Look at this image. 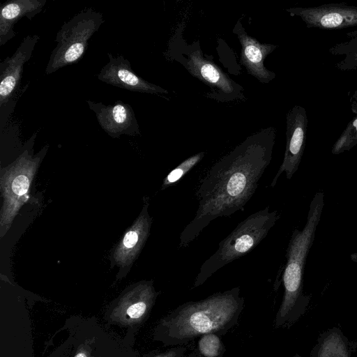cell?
Returning <instances> with one entry per match:
<instances>
[{
	"instance_id": "6da1fadb",
	"label": "cell",
	"mask_w": 357,
	"mask_h": 357,
	"mask_svg": "<svg viewBox=\"0 0 357 357\" xmlns=\"http://www.w3.org/2000/svg\"><path fill=\"white\" fill-rule=\"evenodd\" d=\"M276 129L268 127L246 137L208 170L196 191L198 207L180 234L185 248L218 218L243 211L270 165Z\"/></svg>"
},
{
	"instance_id": "7a4b0ae2",
	"label": "cell",
	"mask_w": 357,
	"mask_h": 357,
	"mask_svg": "<svg viewBox=\"0 0 357 357\" xmlns=\"http://www.w3.org/2000/svg\"><path fill=\"white\" fill-rule=\"evenodd\" d=\"M243 307L239 287L185 303L160 319L153 340L176 347L206 334L223 335L238 323Z\"/></svg>"
},
{
	"instance_id": "3957f363",
	"label": "cell",
	"mask_w": 357,
	"mask_h": 357,
	"mask_svg": "<svg viewBox=\"0 0 357 357\" xmlns=\"http://www.w3.org/2000/svg\"><path fill=\"white\" fill-rule=\"evenodd\" d=\"M324 206V195L318 191L310 202L304 227L301 230L295 229L291 236L282 275L284 296L275 321L277 327L283 326L289 319L301 297L304 268Z\"/></svg>"
},
{
	"instance_id": "277c9868",
	"label": "cell",
	"mask_w": 357,
	"mask_h": 357,
	"mask_svg": "<svg viewBox=\"0 0 357 357\" xmlns=\"http://www.w3.org/2000/svg\"><path fill=\"white\" fill-rule=\"evenodd\" d=\"M278 219V211H271L267 206L241 221L202 264L193 287L204 284L219 269L253 250L265 238Z\"/></svg>"
},
{
	"instance_id": "5b68a950",
	"label": "cell",
	"mask_w": 357,
	"mask_h": 357,
	"mask_svg": "<svg viewBox=\"0 0 357 357\" xmlns=\"http://www.w3.org/2000/svg\"><path fill=\"white\" fill-rule=\"evenodd\" d=\"M104 22L102 14L91 8L82 10L65 22L57 32L45 74L77 63L83 57L91 36Z\"/></svg>"
},
{
	"instance_id": "8992f818",
	"label": "cell",
	"mask_w": 357,
	"mask_h": 357,
	"mask_svg": "<svg viewBox=\"0 0 357 357\" xmlns=\"http://www.w3.org/2000/svg\"><path fill=\"white\" fill-rule=\"evenodd\" d=\"M47 148L48 146L44 147L36 155L25 151L8 167L1 169L0 183L3 204L0 226L2 236L28 200L31 184Z\"/></svg>"
},
{
	"instance_id": "52a82bcc",
	"label": "cell",
	"mask_w": 357,
	"mask_h": 357,
	"mask_svg": "<svg viewBox=\"0 0 357 357\" xmlns=\"http://www.w3.org/2000/svg\"><path fill=\"white\" fill-rule=\"evenodd\" d=\"M158 295L152 280L132 284L108 307L105 319L135 333L149 318Z\"/></svg>"
},
{
	"instance_id": "ba28073f",
	"label": "cell",
	"mask_w": 357,
	"mask_h": 357,
	"mask_svg": "<svg viewBox=\"0 0 357 357\" xmlns=\"http://www.w3.org/2000/svg\"><path fill=\"white\" fill-rule=\"evenodd\" d=\"M176 57L195 77L208 86L213 92L208 96L221 101L243 98V87L231 79L213 61L203 55L199 42L185 45Z\"/></svg>"
},
{
	"instance_id": "9c48e42d",
	"label": "cell",
	"mask_w": 357,
	"mask_h": 357,
	"mask_svg": "<svg viewBox=\"0 0 357 357\" xmlns=\"http://www.w3.org/2000/svg\"><path fill=\"white\" fill-rule=\"evenodd\" d=\"M308 118L305 109L294 105L286 115V145L283 160L271 187L273 188L282 173L291 179L301 163L307 139Z\"/></svg>"
},
{
	"instance_id": "30bf717a",
	"label": "cell",
	"mask_w": 357,
	"mask_h": 357,
	"mask_svg": "<svg viewBox=\"0 0 357 357\" xmlns=\"http://www.w3.org/2000/svg\"><path fill=\"white\" fill-rule=\"evenodd\" d=\"M286 11L291 16L299 17L307 28L334 30L357 26V6L345 3L291 7Z\"/></svg>"
},
{
	"instance_id": "8fae6325",
	"label": "cell",
	"mask_w": 357,
	"mask_h": 357,
	"mask_svg": "<svg viewBox=\"0 0 357 357\" xmlns=\"http://www.w3.org/2000/svg\"><path fill=\"white\" fill-rule=\"evenodd\" d=\"M86 102L95 113L101 128L110 137L141 135L135 112L130 105L120 100L113 105H104L91 100H87Z\"/></svg>"
},
{
	"instance_id": "7c38bea8",
	"label": "cell",
	"mask_w": 357,
	"mask_h": 357,
	"mask_svg": "<svg viewBox=\"0 0 357 357\" xmlns=\"http://www.w3.org/2000/svg\"><path fill=\"white\" fill-rule=\"evenodd\" d=\"M109 62L105 65L98 79L110 85L131 91L151 94L168 93L160 86L150 83L137 75L131 68L130 61L122 55L113 56L108 53Z\"/></svg>"
},
{
	"instance_id": "4fadbf2b",
	"label": "cell",
	"mask_w": 357,
	"mask_h": 357,
	"mask_svg": "<svg viewBox=\"0 0 357 357\" xmlns=\"http://www.w3.org/2000/svg\"><path fill=\"white\" fill-rule=\"evenodd\" d=\"M233 32L237 36L241 46V63L246 68L248 74L261 83L268 84L276 75L266 68L264 61L278 46L261 43L247 33L240 21L235 25Z\"/></svg>"
},
{
	"instance_id": "5bb4252c",
	"label": "cell",
	"mask_w": 357,
	"mask_h": 357,
	"mask_svg": "<svg viewBox=\"0 0 357 357\" xmlns=\"http://www.w3.org/2000/svg\"><path fill=\"white\" fill-rule=\"evenodd\" d=\"M40 39L38 35L26 36L15 53L0 63V106L3 107L15 93L20 84L24 63L32 56Z\"/></svg>"
},
{
	"instance_id": "9a60e30c",
	"label": "cell",
	"mask_w": 357,
	"mask_h": 357,
	"mask_svg": "<svg viewBox=\"0 0 357 357\" xmlns=\"http://www.w3.org/2000/svg\"><path fill=\"white\" fill-rule=\"evenodd\" d=\"M148 206L149 202H146L139 215L125 233L114 251V260L122 267L132 264L149 235L152 219L149 215Z\"/></svg>"
},
{
	"instance_id": "2e32d148",
	"label": "cell",
	"mask_w": 357,
	"mask_h": 357,
	"mask_svg": "<svg viewBox=\"0 0 357 357\" xmlns=\"http://www.w3.org/2000/svg\"><path fill=\"white\" fill-rule=\"evenodd\" d=\"M46 0H11L1 5L0 45L13 39L16 33L14 25L22 17L31 20L41 12Z\"/></svg>"
},
{
	"instance_id": "e0dca14e",
	"label": "cell",
	"mask_w": 357,
	"mask_h": 357,
	"mask_svg": "<svg viewBox=\"0 0 357 357\" xmlns=\"http://www.w3.org/2000/svg\"><path fill=\"white\" fill-rule=\"evenodd\" d=\"M333 56L341 57L335 64L342 71L357 70V29L347 33V40L334 44L329 49Z\"/></svg>"
},
{
	"instance_id": "ac0fdd59",
	"label": "cell",
	"mask_w": 357,
	"mask_h": 357,
	"mask_svg": "<svg viewBox=\"0 0 357 357\" xmlns=\"http://www.w3.org/2000/svg\"><path fill=\"white\" fill-rule=\"evenodd\" d=\"M350 102L351 109L355 115L334 143L331 149L333 155L348 151L357 146V91L350 98Z\"/></svg>"
},
{
	"instance_id": "d6986e66",
	"label": "cell",
	"mask_w": 357,
	"mask_h": 357,
	"mask_svg": "<svg viewBox=\"0 0 357 357\" xmlns=\"http://www.w3.org/2000/svg\"><path fill=\"white\" fill-rule=\"evenodd\" d=\"M317 357H349L346 344L337 333L327 335L321 342Z\"/></svg>"
},
{
	"instance_id": "ffe728a7",
	"label": "cell",
	"mask_w": 357,
	"mask_h": 357,
	"mask_svg": "<svg viewBox=\"0 0 357 357\" xmlns=\"http://www.w3.org/2000/svg\"><path fill=\"white\" fill-rule=\"evenodd\" d=\"M205 154L204 151L199 152L180 163L164 178L161 189L165 190L177 183L204 158Z\"/></svg>"
},
{
	"instance_id": "44dd1931",
	"label": "cell",
	"mask_w": 357,
	"mask_h": 357,
	"mask_svg": "<svg viewBox=\"0 0 357 357\" xmlns=\"http://www.w3.org/2000/svg\"><path fill=\"white\" fill-rule=\"evenodd\" d=\"M198 350L204 357H219L224 352V345L219 335L209 333L201 336Z\"/></svg>"
},
{
	"instance_id": "7402d4cb",
	"label": "cell",
	"mask_w": 357,
	"mask_h": 357,
	"mask_svg": "<svg viewBox=\"0 0 357 357\" xmlns=\"http://www.w3.org/2000/svg\"><path fill=\"white\" fill-rule=\"evenodd\" d=\"M151 357H197L194 351H189L185 347H174L164 352H160Z\"/></svg>"
},
{
	"instance_id": "603a6c76",
	"label": "cell",
	"mask_w": 357,
	"mask_h": 357,
	"mask_svg": "<svg viewBox=\"0 0 357 357\" xmlns=\"http://www.w3.org/2000/svg\"><path fill=\"white\" fill-rule=\"evenodd\" d=\"M295 357H299V356H295Z\"/></svg>"
}]
</instances>
